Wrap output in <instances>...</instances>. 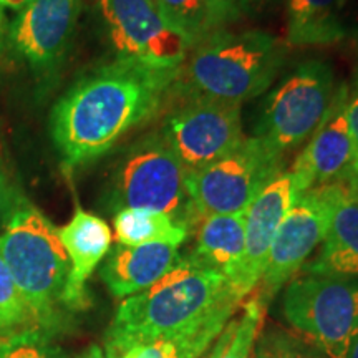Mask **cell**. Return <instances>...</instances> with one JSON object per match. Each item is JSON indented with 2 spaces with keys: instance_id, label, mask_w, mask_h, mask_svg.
Here are the masks:
<instances>
[{
  "instance_id": "22",
  "label": "cell",
  "mask_w": 358,
  "mask_h": 358,
  "mask_svg": "<svg viewBox=\"0 0 358 358\" xmlns=\"http://www.w3.org/2000/svg\"><path fill=\"white\" fill-rule=\"evenodd\" d=\"M164 22L189 42L191 48L216 34L206 0H155Z\"/></svg>"
},
{
  "instance_id": "3",
  "label": "cell",
  "mask_w": 358,
  "mask_h": 358,
  "mask_svg": "<svg viewBox=\"0 0 358 358\" xmlns=\"http://www.w3.org/2000/svg\"><path fill=\"white\" fill-rule=\"evenodd\" d=\"M0 236V254L38 332L65 330L73 312L66 302L70 261L58 229L22 192L12 189Z\"/></svg>"
},
{
  "instance_id": "29",
  "label": "cell",
  "mask_w": 358,
  "mask_h": 358,
  "mask_svg": "<svg viewBox=\"0 0 358 358\" xmlns=\"http://www.w3.org/2000/svg\"><path fill=\"white\" fill-rule=\"evenodd\" d=\"M10 194H12V189L7 186L6 174H3L2 163H0V226H2L3 219H6L8 203H10Z\"/></svg>"
},
{
  "instance_id": "4",
  "label": "cell",
  "mask_w": 358,
  "mask_h": 358,
  "mask_svg": "<svg viewBox=\"0 0 358 358\" xmlns=\"http://www.w3.org/2000/svg\"><path fill=\"white\" fill-rule=\"evenodd\" d=\"M285 55L284 45L264 30H219L192 48L179 69L174 92L243 105L274 83Z\"/></svg>"
},
{
  "instance_id": "8",
  "label": "cell",
  "mask_w": 358,
  "mask_h": 358,
  "mask_svg": "<svg viewBox=\"0 0 358 358\" xmlns=\"http://www.w3.org/2000/svg\"><path fill=\"white\" fill-rule=\"evenodd\" d=\"M337 93L334 71L325 62H303L268 96L256 136L284 156L317 131Z\"/></svg>"
},
{
  "instance_id": "15",
  "label": "cell",
  "mask_w": 358,
  "mask_h": 358,
  "mask_svg": "<svg viewBox=\"0 0 358 358\" xmlns=\"http://www.w3.org/2000/svg\"><path fill=\"white\" fill-rule=\"evenodd\" d=\"M58 236L70 261L66 302L75 313L88 306L87 282L110 252L113 234L105 219L77 208L73 217L58 229Z\"/></svg>"
},
{
  "instance_id": "27",
  "label": "cell",
  "mask_w": 358,
  "mask_h": 358,
  "mask_svg": "<svg viewBox=\"0 0 358 358\" xmlns=\"http://www.w3.org/2000/svg\"><path fill=\"white\" fill-rule=\"evenodd\" d=\"M209 10V20L214 32H219L224 27L236 19H239L241 6L239 0H206Z\"/></svg>"
},
{
  "instance_id": "19",
  "label": "cell",
  "mask_w": 358,
  "mask_h": 358,
  "mask_svg": "<svg viewBox=\"0 0 358 358\" xmlns=\"http://www.w3.org/2000/svg\"><path fill=\"white\" fill-rule=\"evenodd\" d=\"M342 0H289L287 40L294 47L329 45L345 37Z\"/></svg>"
},
{
  "instance_id": "31",
  "label": "cell",
  "mask_w": 358,
  "mask_h": 358,
  "mask_svg": "<svg viewBox=\"0 0 358 358\" xmlns=\"http://www.w3.org/2000/svg\"><path fill=\"white\" fill-rule=\"evenodd\" d=\"M340 181H345L348 187V192L352 194L353 199L358 201V169H352V171L347 173V176Z\"/></svg>"
},
{
  "instance_id": "26",
  "label": "cell",
  "mask_w": 358,
  "mask_h": 358,
  "mask_svg": "<svg viewBox=\"0 0 358 358\" xmlns=\"http://www.w3.org/2000/svg\"><path fill=\"white\" fill-rule=\"evenodd\" d=\"M204 353L187 342H159L133 347L122 358H201Z\"/></svg>"
},
{
  "instance_id": "6",
  "label": "cell",
  "mask_w": 358,
  "mask_h": 358,
  "mask_svg": "<svg viewBox=\"0 0 358 358\" xmlns=\"http://www.w3.org/2000/svg\"><path fill=\"white\" fill-rule=\"evenodd\" d=\"M282 310L327 357L347 358L358 338V277L297 274L285 285Z\"/></svg>"
},
{
  "instance_id": "21",
  "label": "cell",
  "mask_w": 358,
  "mask_h": 358,
  "mask_svg": "<svg viewBox=\"0 0 358 358\" xmlns=\"http://www.w3.org/2000/svg\"><path fill=\"white\" fill-rule=\"evenodd\" d=\"M267 303L257 292L243 302L239 315L232 317L219 334L209 358H250L256 342L264 329Z\"/></svg>"
},
{
  "instance_id": "11",
  "label": "cell",
  "mask_w": 358,
  "mask_h": 358,
  "mask_svg": "<svg viewBox=\"0 0 358 358\" xmlns=\"http://www.w3.org/2000/svg\"><path fill=\"white\" fill-rule=\"evenodd\" d=\"M332 196V182L313 187L299 194L285 214L272 241L266 268L257 285V294L266 303L302 271L308 257L322 244L329 227Z\"/></svg>"
},
{
  "instance_id": "12",
  "label": "cell",
  "mask_w": 358,
  "mask_h": 358,
  "mask_svg": "<svg viewBox=\"0 0 358 358\" xmlns=\"http://www.w3.org/2000/svg\"><path fill=\"white\" fill-rule=\"evenodd\" d=\"M100 7L116 58L161 69L186 62L189 42L164 22L155 0H101Z\"/></svg>"
},
{
  "instance_id": "14",
  "label": "cell",
  "mask_w": 358,
  "mask_h": 358,
  "mask_svg": "<svg viewBox=\"0 0 358 358\" xmlns=\"http://www.w3.org/2000/svg\"><path fill=\"white\" fill-rule=\"evenodd\" d=\"M347 90H338L332 108L310 136L306 150L295 159L290 173L299 194L340 181L350 171L355 148L347 123Z\"/></svg>"
},
{
  "instance_id": "24",
  "label": "cell",
  "mask_w": 358,
  "mask_h": 358,
  "mask_svg": "<svg viewBox=\"0 0 358 358\" xmlns=\"http://www.w3.org/2000/svg\"><path fill=\"white\" fill-rule=\"evenodd\" d=\"M254 350L261 358H329L302 335L282 329L266 330Z\"/></svg>"
},
{
  "instance_id": "37",
  "label": "cell",
  "mask_w": 358,
  "mask_h": 358,
  "mask_svg": "<svg viewBox=\"0 0 358 358\" xmlns=\"http://www.w3.org/2000/svg\"><path fill=\"white\" fill-rule=\"evenodd\" d=\"M201 358H209V350H208V352H206V353H204V355H203V357H201Z\"/></svg>"
},
{
  "instance_id": "9",
  "label": "cell",
  "mask_w": 358,
  "mask_h": 358,
  "mask_svg": "<svg viewBox=\"0 0 358 358\" xmlns=\"http://www.w3.org/2000/svg\"><path fill=\"white\" fill-rule=\"evenodd\" d=\"M282 164L284 156L261 138H244L216 163L187 173V189L196 211L201 219L248 211L264 187L282 173Z\"/></svg>"
},
{
  "instance_id": "5",
  "label": "cell",
  "mask_w": 358,
  "mask_h": 358,
  "mask_svg": "<svg viewBox=\"0 0 358 358\" xmlns=\"http://www.w3.org/2000/svg\"><path fill=\"white\" fill-rule=\"evenodd\" d=\"M103 198L106 209L115 213L148 209L168 214L189 234L201 221L187 189L186 168L161 131L124 148L111 166Z\"/></svg>"
},
{
  "instance_id": "32",
  "label": "cell",
  "mask_w": 358,
  "mask_h": 358,
  "mask_svg": "<svg viewBox=\"0 0 358 358\" xmlns=\"http://www.w3.org/2000/svg\"><path fill=\"white\" fill-rule=\"evenodd\" d=\"M35 2V0H0L3 8H10V10L15 12H22L27 6Z\"/></svg>"
},
{
  "instance_id": "36",
  "label": "cell",
  "mask_w": 358,
  "mask_h": 358,
  "mask_svg": "<svg viewBox=\"0 0 358 358\" xmlns=\"http://www.w3.org/2000/svg\"><path fill=\"white\" fill-rule=\"evenodd\" d=\"M250 358H261V355H259V353H257L256 350H254L252 355H250Z\"/></svg>"
},
{
  "instance_id": "18",
  "label": "cell",
  "mask_w": 358,
  "mask_h": 358,
  "mask_svg": "<svg viewBox=\"0 0 358 358\" xmlns=\"http://www.w3.org/2000/svg\"><path fill=\"white\" fill-rule=\"evenodd\" d=\"M245 245V211L213 214L196 227L194 248L186 259L199 267L213 268L229 279L243 257Z\"/></svg>"
},
{
  "instance_id": "34",
  "label": "cell",
  "mask_w": 358,
  "mask_h": 358,
  "mask_svg": "<svg viewBox=\"0 0 358 358\" xmlns=\"http://www.w3.org/2000/svg\"><path fill=\"white\" fill-rule=\"evenodd\" d=\"M259 2H262V0H239V6H241V12L243 10H248V8L257 6Z\"/></svg>"
},
{
  "instance_id": "23",
  "label": "cell",
  "mask_w": 358,
  "mask_h": 358,
  "mask_svg": "<svg viewBox=\"0 0 358 358\" xmlns=\"http://www.w3.org/2000/svg\"><path fill=\"white\" fill-rule=\"evenodd\" d=\"M25 332H38V330L0 254V338Z\"/></svg>"
},
{
  "instance_id": "28",
  "label": "cell",
  "mask_w": 358,
  "mask_h": 358,
  "mask_svg": "<svg viewBox=\"0 0 358 358\" xmlns=\"http://www.w3.org/2000/svg\"><path fill=\"white\" fill-rule=\"evenodd\" d=\"M345 115H347L348 129H350V134H352L353 148H355V158H353V164L350 168L352 171V169H358V90L355 92V95L347 101Z\"/></svg>"
},
{
  "instance_id": "25",
  "label": "cell",
  "mask_w": 358,
  "mask_h": 358,
  "mask_svg": "<svg viewBox=\"0 0 358 358\" xmlns=\"http://www.w3.org/2000/svg\"><path fill=\"white\" fill-rule=\"evenodd\" d=\"M0 358H66L53 345L50 337L40 332H25L0 338Z\"/></svg>"
},
{
  "instance_id": "16",
  "label": "cell",
  "mask_w": 358,
  "mask_h": 358,
  "mask_svg": "<svg viewBox=\"0 0 358 358\" xmlns=\"http://www.w3.org/2000/svg\"><path fill=\"white\" fill-rule=\"evenodd\" d=\"M179 248L169 244H118L106 254L100 277L116 299L143 292L181 262Z\"/></svg>"
},
{
  "instance_id": "1",
  "label": "cell",
  "mask_w": 358,
  "mask_h": 358,
  "mask_svg": "<svg viewBox=\"0 0 358 358\" xmlns=\"http://www.w3.org/2000/svg\"><path fill=\"white\" fill-rule=\"evenodd\" d=\"M179 69L113 58L80 75L53 105L50 136L66 171L110 153L173 95Z\"/></svg>"
},
{
  "instance_id": "13",
  "label": "cell",
  "mask_w": 358,
  "mask_h": 358,
  "mask_svg": "<svg viewBox=\"0 0 358 358\" xmlns=\"http://www.w3.org/2000/svg\"><path fill=\"white\" fill-rule=\"evenodd\" d=\"M297 198L292 173H280L264 187L245 211L244 252L227 279L241 302H244L261 282L275 232Z\"/></svg>"
},
{
  "instance_id": "30",
  "label": "cell",
  "mask_w": 358,
  "mask_h": 358,
  "mask_svg": "<svg viewBox=\"0 0 358 358\" xmlns=\"http://www.w3.org/2000/svg\"><path fill=\"white\" fill-rule=\"evenodd\" d=\"M8 22L3 12L2 3H0V65H3V53H6V38H7Z\"/></svg>"
},
{
  "instance_id": "17",
  "label": "cell",
  "mask_w": 358,
  "mask_h": 358,
  "mask_svg": "<svg viewBox=\"0 0 358 358\" xmlns=\"http://www.w3.org/2000/svg\"><path fill=\"white\" fill-rule=\"evenodd\" d=\"M329 227L320 250L302 267L308 274L358 277V201L345 181H335Z\"/></svg>"
},
{
  "instance_id": "10",
  "label": "cell",
  "mask_w": 358,
  "mask_h": 358,
  "mask_svg": "<svg viewBox=\"0 0 358 358\" xmlns=\"http://www.w3.org/2000/svg\"><path fill=\"white\" fill-rule=\"evenodd\" d=\"M187 173L216 163L244 140L241 105L209 98H185L159 129Z\"/></svg>"
},
{
  "instance_id": "20",
  "label": "cell",
  "mask_w": 358,
  "mask_h": 358,
  "mask_svg": "<svg viewBox=\"0 0 358 358\" xmlns=\"http://www.w3.org/2000/svg\"><path fill=\"white\" fill-rule=\"evenodd\" d=\"M115 239L122 245L169 244L179 248L189 231L174 222L168 214L148 209H122L115 214Z\"/></svg>"
},
{
  "instance_id": "2",
  "label": "cell",
  "mask_w": 358,
  "mask_h": 358,
  "mask_svg": "<svg viewBox=\"0 0 358 358\" xmlns=\"http://www.w3.org/2000/svg\"><path fill=\"white\" fill-rule=\"evenodd\" d=\"M241 306L221 272L182 257L156 284L120 303L106 332L105 357L122 358L133 347L159 340L208 352Z\"/></svg>"
},
{
  "instance_id": "7",
  "label": "cell",
  "mask_w": 358,
  "mask_h": 358,
  "mask_svg": "<svg viewBox=\"0 0 358 358\" xmlns=\"http://www.w3.org/2000/svg\"><path fill=\"white\" fill-rule=\"evenodd\" d=\"M80 10L82 0H35L8 24L3 64L24 70L40 96L60 77Z\"/></svg>"
},
{
  "instance_id": "35",
  "label": "cell",
  "mask_w": 358,
  "mask_h": 358,
  "mask_svg": "<svg viewBox=\"0 0 358 358\" xmlns=\"http://www.w3.org/2000/svg\"><path fill=\"white\" fill-rule=\"evenodd\" d=\"M347 358H358V338L355 340V343H353L350 352H348Z\"/></svg>"
},
{
  "instance_id": "33",
  "label": "cell",
  "mask_w": 358,
  "mask_h": 358,
  "mask_svg": "<svg viewBox=\"0 0 358 358\" xmlns=\"http://www.w3.org/2000/svg\"><path fill=\"white\" fill-rule=\"evenodd\" d=\"M80 358H106V357H105V353H103L100 347L92 345Z\"/></svg>"
}]
</instances>
